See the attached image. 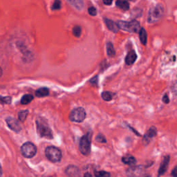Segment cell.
I'll return each instance as SVG.
<instances>
[{"label":"cell","instance_id":"obj_1","mask_svg":"<svg viewBox=\"0 0 177 177\" xmlns=\"http://www.w3.org/2000/svg\"><path fill=\"white\" fill-rule=\"evenodd\" d=\"M36 123L37 132L41 137L46 138L47 139L53 138V133H52L51 128L48 127L46 120L43 119H38Z\"/></svg>","mask_w":177,"mask_h":177},{"label":"cell","instance_id":"obj_2","mask_svg":"<svg viewBox=\"0 0 177 177\" xmlns=\"http://www.w3.org/2000/svg\"><path fill=\"white\" fill-rule=\"evenodd\" d=\"M118 25L119 29H121L127 32L136 33L141 29L140 24L136 20H132L131 22H124V21H119Z\"/></svg>","mask_w":177,"mask_h":177},{"label":"cell","instance_id":"obj_3","mask_svg":"<svg viewBox=\"0 0 177 177\" xmlns=\"http://www.w3.org/2000/svg\"><path fill=\"white\" fill-rule=\"evenodd\" d=\"M45 154L46 157L50 161L53 163H58L62 159V152L58 148L49 146L45 150Z\"/></svg>","mask_w":177,"mask_h":177},{"label":"cell","instance_id":"obj_4","mask_svg":"<svg viewBox=\"0 0 177 177\" xmlns=\"http://www.w3.org/2000/svg\"><path fill=\"white\" fill-rule=\"evenodd\" d=\"M163 14V8L161 4L153 7L150 10V13H149L147 19L148 22L150 23H154L157 22L161 18Z\"/></svg>","mask_w":177,"mask_h":177},{"label":"cell","instance_id":"obj_5","mask_svg":"<svg viewBox=\"0 0 177 177\" xmlns=\"http://www.w3.org/2000/svg\"><path fill=\"white\" fill-rule=\"evenodd\" d=\"M86 116L85 110L82 107H78L75 108L71 112L69 115V119L72 122L82 123L85 120Z\"/></svg>","mask_w":177,"mask_h":177},{"label":"cell","instance_id":"obj_6","mask_svg":"<svg viewBox=\"0 0 177 177\" xmlns=\"http://www.w3.org/2000/svg\"><path fill=\"white\" fill-rule=\"evenodd\" d=\"M80 151L85 156L89 155L91 152V139L89 134L83 136L80 141Z\"/></svg>","mask_w":177,"mask_h":177},{"label":"cell","instance_id":"obj_7","mask_svg":"<svg viewBox=\"0 0 177 177\" xmlns=\"http://www.w3.org/2000/svg\"><path fill=\"white\" fill-rule=\"evenodd\" d=\"M21 152H22V154L24 157L30 158L33 157L36 154L37 148L36 145L32 143L27 142V143H25L22 146Z\"/></svg>","mask_w":177,"mask_h":177},{"label":"cell","instance_id":"obj_8","mask_svg":"<svg viewBox=\"0 0 177 177\" xmlns=\"http://www.w3.org/2000/svg\"><path fill=\"white\" fill-rule=\"evenodd\" d=\"M6 122L7 123V125L8 126L10 129L13 130V131H15V132L18 133L21 131L22 127H21L20 124L18 123V121L14 119V118H12V117L6 118Z\"/></svg>","mask_w":177,"mask_h":177},{"label":"cell","instance_id":"obj_9","mask_svg":"<svg viewBox=\"0 0 177 177\" xmlns=\"http://www.w3.org/2000/svg\"><path fill=\"white\" fill-rule=\"evenodd\" d=\"M65 173L69 177H80V169L75 165H69L66 168Z\"/></svg>","mask_w":177,"mask_h":177},{"label":"cell","instance_id":"obj_10","mask_svg":"<svg viewBox=\"0 0 177 177\" xmlns=\"http://www.w3.org/2000/svg\"><path fill=\"white\" fill-rule=\"evenodd\" d=\"M157 131L154 127H152L151 128H150L149 130L147 131V132L145 134V136L143 137V141L144 145H146L150 143L152 138L157 136Z\"/></svg>","mask_w":177,"mask_h":177},{"label":"cell","instance_id":"obj_11","mask_svg":"<svg viewBox=\"0 0 177 177\" xmlns=\"http://www.w3.org/2000/svg\"><path fill=\"white\" fill-rule=\"evenodd\" d=\"M169 156H167V157H165L163 160L161 162V164L160 165V168H159L158 169V176H162L166 172L168 168L169 165Z\"/></svg>","mask_w":177,"mask_h":177},{"label":"cell","instance_id":"obj_12","mask_svg":"<svg viewBox=\"0 0 177 177\" xmlns=\"http://www.w3.org/2000/svg\"><path fill=\"white\" fill-rule=\"evenodd\" d=\"M104 21H105V23L106 24V26L107 27L109 30L112 31L113 33H118L119 31V26L118 25V24L113 22L112 20H111L107 18H105L104 19Z\"/></svg>","mask_w":177,"mask_h":177},{"label":"cell","instance_id":"obj_13","mask_svg":"<svg viewBox=\"0 0 177 177\" xmlns=\"http://www.w3.org/2000/svg\"><path fill=\"white\" fill-rule=\"evenodd\" d=\"M143 171V169L141 166H138V167H132L129 168L127 171V175L130 177H138L140 176Z\"/></svg>","mask_w":177,"mask_h":177},{"label":"cell","instance_id":"obj_14","mask_svg":"<svg viewBox=\"0 0 177 177\" xmlns=\"http://www.w3.org/2000/svg\"><path fill=\"white\" fill-rule=\"evenodd\" d=\"M137 58V55L135 53L134 51H131L129 52V53L125 58V63L127 65H131L133 64L135 61L136 60Z\"/></svg>","mask_w":177,"mask_h":177},{"label":"cell","instance_id":"obj_15","mask_svg":"<svg viewBox=\"0 0 177 177\" xmlns=\"http://www.w3.org/2000/svg\"><path fill=\"white\" fill-rule=\"evenodd\" d=\"M70 4L78 10H82L84 7V1L83 0H67Z\"/></svg>","mask_w":177,"mask_h":177},{"label":"cell","instance_id":"obj_16","mask_svg":"<svg viewBox=\"0 0 177 177\" xmlns=\"http://www.w3.org/2000/svg\"><path fill=\"white\" fill-rule=\"evenodd\" d=\"M139 37L141 43L143 45H146L147 42V34L146 30L143 28H141V29L139 30Z\"/></svg>","mask_w":177,"mask_h":177},{"label":"cell","instance_id":"obj_17","mask_svg":"<svg viewBox=\"0 0 177 177\" xmlns=\"http://www.w3.org/2000/svg\"><path fill=\"white\" fill-rule=\"evenodd\" d=\"M116 5L123 10H127L130 8V4L125 0H117Z\"/></svg>","mask_w":177,"mask_h":177},{"label":"cell","instance_id":"obj_18","mask_svg":"<svg viewBox=\"0 0 177 177\" xmlns=\"http://www.w3.org/2000/svg\"><path fill=\"white\" fill-rule=\"evenodd\" d=\"M49 94V90L46 87H42L37 89L36 92V95L39 98H43Z\"/></svg>","mask_w":177,"mask_h":177},{"label":"cell","instance_id":"obj_19","mask_svg":"<svg viewBox=\"0 0 177 177\" xmlns=\"http://www.w3.org/2000/svg\"><path fill=\"white\" fill-rule=\"evenodd\" d=\"M122 161L123 163L129 165H134L136 163V159L131 156L123 157L122 158Z\"/></svg>","mask_w":177,"mask_h":177},{"label":"cell","instance_id":"obj_20","mask_svg":"<svg viewBox=\"0 0 177 177\" xmlns=\"http://www.w3.org/2000/svg\"><path fill=\"white\" fill-rule=\"evenodd\" d=\"M107 53L109 57H113L116 54L115 49H114L113 45L112 42H108L107 44Z\"/></svg>","mask_w":177,"mask_h":177},{"label":"cell","instance_id":"obj_21","mask_svg":"<svg viewBox=\"0 0 177 177\" xmlns=\"http://www.w3.org/2000/svg\"><path fill=\"white\" fill-rule=\"evenodd\" d=\"M33 100V96L30 94H26L23 96V97L21 99V103L22 105H27L30 103Z\"/></svg>","mask_w":177,"mask_h":177},{"label":"cell","instance_id":"obj_22","mask_svg":"<svg viewBox=\"0 0 177 177\" xmlns=\"http://www.w3.org/2000/svg\"><path fill=\"white\" fill-rule=\"evenodd\" d=\"M102 98L105 101H111L113 99V93L110 91H104L102 93Z\"/></svg>","mask_w":177,"mask_h":177},{"label":"cell","instance_id":"obj_23","mask_svg":"<svg viewBox=\"0 0 177 177\" xmlns=\"http://www.w3.org/2000/svg\"><path fill=\"white\" fill-rule=\"evenodd\" d=\"M28 114H29V111L28 110L20 111L18 113V117H19V120L22 121V122H24L28 116Z\"/></svg>","mask_w":177,"mask_h":177},{"label":"cell","instance_id":"obj_24","mask_svg":"<svg viewBox=\"0 0 177 177\" xmlns=\"http://www.w3.org/2000/svg\"><path fill=\"white\" fill-rule=\"evenodd\" d=\"M94 175L96 177H110V174L105 171H94Z\"/></svg>","mask_w":177,"mask_h":177},{"label":"cell","instance_id":"obj_25","mask_svg":"<svg viewBox=\"0 0 177 177\" xmlns=\"http://www.w3.org/2000/svg\"><path fill=\"white\" fill-rule=\"evenodd\" d=\"M73 34L74 35V36L76 37H79L81 36V28L79 26H75L74 29H73Z\"/></svg>","mask_w":177,"mask_h":177},{"label":"cell","instance_id":"obj_26","mask_svg":"<svg viewBox=\"0 0 177 177\" xmlns=\"http://www.w3.org/2000/svg\"><path fill=\"white\" fill-rule=\"evenodd\" d=\"M11 98L9 96L3 97V96H0V103L2 104H10L11 103Z\"/></svg>","mask_w":177,"mask_h":177},{"label":"cell","instance_id":"obj_27","mask_svg":"<svg viewBox=\"0 0 177 177\" xmlns=\"http://www.w3.org/2000/svg\"><path fill=\"white\" fill-rule=\"evenodd\" d=\"M61 8V2L60 0H55L53 5H52V10H57Z\"/></svg>","mask_w":177,"mask_h":177},{"label":"cell","instance_id":"obj_28","mask_svg":"<svg viewBox=\"0 0 177 177\" xmlns=\"http://www.w3.org/2000/svg\"><path fill=\"white\" fill-rule=\"evenodd\" d=\"M96 140L97 142H98V143H105L107 142L106 138L102 134H98V136H96Z\"/></svg>","mask_w":177,"mask_h":177},{"label":"cell","instance_id":"obj_29","mask_svg":"<svg viewBox=\"0 0 177 177\" xmlns=\"http://www.w3.org/2000/svg\"><path fill=\"white\" fill-rule=\"evenodd\" d=\"M88 12L91 16H96L97 15V10L95 7H93V6L89 7L88 9Z\"/></svg>","mask_w":177,"mask_h":177},{"label":"cell","instance_id":"obj_30","mask_svg":"<svg viewBox=\"0 0 177 177\" xmlns=\"http://www.w3.org/2000/svg\"><path fill=\"white\" fill-rule=\"evenodd\" d=\"M98 77L97 75L94 76L93 78L90 80V82H91V84L93 85H98Z\"/></svg>","mask_w":177,"mask_h":177},{"label":"cell","instance_id":"obj_31","mask_svg":"<svg viewBox=\"0 0 177 177\" xmlns=\"http://www.w3.org/2000/svg\"><path fill=\"white\" fill-rule=\"evenodd\" d=\"M163 102H165V104H168L169 102V97L168 96L167 94H165L163 97Z\"/></svg>","mask_w":177,"mask_h":177},{"label":"cell","instance_id":"obj_32","mask_svg":"<svg viewBox=\"0 0 177 177\" xmlns=\"http://www.w3.org/2000/svg\"><path fill=\"white\" fill-rule=\"evenodd\" d=\"M172 176L173 177H177V165L174 167V168L172 171Z\"/></svg>","mask_w":177,"mask_h":177},{"label":"cell","instance_id":"obj_33","mask_svg":"<svg viewBox=\"0 0 177 177\" xmlns=\"http://www.w3.org/2000/svg\"><path fill=\"white\" fill-rule=\"evenodd\" d=\"M103 3H105V5H111L113 2V0H102Z\"/></svg>","mask_w":177,"mask_h":177},{"label":"cell","instance_id":"obj_34","mask_svg":"<svg viewBox=\"0 0 177 177\" xmlns=\"http://www.w3.org/2000/svg\"><path fill=\"white\" fill-rule=\"evenodd\" d=\"M84 177H93V176H92V175L91 174H90V173L86 172V173H85V174Z\"/></svg>","mask_w":177,"mask_h":177},{"label":"cell","instance_id":"obj_35","mask_svg":"<svg viewBox=\"0 0 177 177\" xmlns=\"http://www.w3.org/2000/svg\"><path fill=\"white\" fill-rule=\"evenodd\" d=\"M2 169L1 165H0V177L2 176Z\"/></svg>","mask_w":177,"mask_h":177},{"label":"cell","instance_id":"obj_36","mask_svg":"<svg viewBox=\"0 0 177 177\" xmlns=\"http://www.w3.org/2000/svg\"><path fill=\"white\" fill-rule=\"evenodd\" d=\"M2 75V69L1 67H0V77H1Z\"/></svg>","mask_w":177,"mask_h":177},{"label":"cell","instance_id":"obj_37","mask_svg":"<svg viewBox=\"0 0 177 177\" xmlns=\"http://www.w3.org/2000/svg\"><path fill=\"white\" fill-rule=\"evenodd\" d=\"M145 177H149V176H145Z\"/></svg>","mask_w":177,"mask_h":177}]
</instances>
